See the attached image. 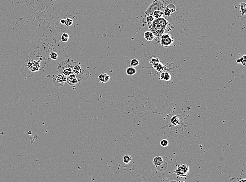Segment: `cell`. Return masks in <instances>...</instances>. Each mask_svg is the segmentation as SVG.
Here are the masks:
<instances>
[{"instance_id":"6da1fadb","label":"cell","mask_w":246,"mask_h":182,"mask_svg":"<svg viewBox=\"0 0 246 182\" xmlns=\"http://www.w3.org/2000/svg\"><path fill=\"white\" fill-rule=\"evenodd\" d=\"M169 23L165 18L161 17L154 20L149 26V31L153 33L155 37L160 38L161 35L164 34L165 31L168 28Z\"/></svg>"},{"instance_id":"7a4b0ae2","label":"cell","mask_w":246,"mask_h":182,"mask_svg":"<svg viewBox=\"0 0 246 182\" xmlns=\"http://www.w3.org/2000/svg\"><path fill=\"white\" fill-rule=\"evenodd\" d=\"M58 70L62 75L67 77L73 73V66L69 60H64L59 64Z\"/></svg>"},{"instance_id":"3957f363","label":"cell","mask_w":246,"mask_h":182,"mask_svg":"<svg viewBox=\"0 0 246 182\" xmlns=\"http://www.w3.org/2000/svg\"><path fill=\"white\" fill-rule=\"evenodd\" d=\"M165 6L163 2L160 0H154L153 2L149 5L147 9L145 11V14L147 15H152L153 12L157 10H160L164 12Z\"/></svg>"},{"instance_id":"277c9868","label":"cell","mask_w":246,"mask_h":182,"mask_svg":"<svg viewBox=\"0 0 246 182\" xmlns=\"http://www.w3.org/2000/svg\"><path fill=\"white\" fill-rule=\"evenodd\" d=\"M161 45L165 47H168L169 46H172L174 42V39L173 38L172 36L169 34H163L162 35L160 38Z\"/></svg>"},{"instance_id":"5b68a950","label":"cell","mask_w":246,"mask_h":182,"mask_svg":"<svg viewBox=\"0 0 246 182\" xmlns=\"http://www.w3.org/2000/svg\"><path fill=\"white\" fill-rule=\"evenodd\" d=\"M67 77L62 75H58L53 76L52 77L53 83L55 85L60 87L62 86L65 83L66 81Z\"/></svg>"},{"instance_id":"8992f818","label":"cell","mask_w":246,"mask_h":182,"mask_svg":"<svg viewBox=\"0 0 246 182\" xmlns=\"http://www.w3.org/2000/svg\"><path fill=\"white\" fill-rule=\"evenodd\" d=\"M189 171V167L187 165L183 164L179 166L175 171L176 174L179 176H184L186 175Z\"/></svg>"},{"instance_id":"52a82bcc","label":"cell","mask_w":246,"mask_h":182,"mask_svg":"<svg viewBox=\"0 0 246 182\" xmlns=\"http://www.w3.org/2000/svg\"><path fill=\"white\" fill-rule=\"evenodd\" d=\"M66 81H67L68 84L70 86L76 85L78 83V79L74 73L71 74V75H70L69 76L67 77Z\"/></svg>"},{"instance_id":"ba28073f","label":"cell","mask_w":246,"mask_h":182,"mask_svg":"<svg viewBox=\"0 0 246 182\" xmlns=\"http://www.w3.org/2000/svg\"><path fill=\"white\" fill-rule=\"evenodd\" d=\"M176 10V7L175 5L173 4L168 5L166 7H165L164 10V15L166 16H169L171 14H172L174 12H175Z\"/></svg>"},{"instance_id":"9c48e42d","label":"cell","mask_w":246,"mask_h":182,"mask_svg":"<svg viewBox=\"0 0 246 182\" xmlns=\"http://www.w3.org/2000/svg\"><path fill=\"white\" fill-rule=\"evenodd\" d=\"M73 73H74L76 77H78L80 78V76L82 74V69L80 65H76L74 67H73Z\"/></svg>"},{"instance_id":"30bf717a","label":"cell","mask_w":246,"mask_h":182,"mask_svg":"<svg viewBox=\"0 0 246 182\" xmlns=\"http://www.w3.org/2000/svg\"><path fill=\"white\" fill-rule=\"evenodd\" d=\"M99 81L101 83H106L110 80V76L108 74H101L98 76Z\"/></svg>"},{"instance_id":"8fae6325","label":"cell","mask_w":246,"mask_h":182,"mask_svg":"<svg viewBox=\"0 0 246 182\" xmlns=\"http://www.w3.org/2000/svg\"><path fill=\"white\" fill-rule=\"evenodd\" d=\"M144 38L148 42L153 41L155 38L154 34H153V33L151 32L149 30L147 31L144 33Z\"/></svg>"},{"instance_id":"7c38bea8","label":"cell","mask_w":246,"mask_h":182,"mask_svg":"<svg viewBox=\"0 0 246 182\" xmlns=\"http://www.w3.org/2000/svg\"><path fill=\"white\" fill-rule=\"evenodd\" d=\"M163 163V158L160 156L155 157L153 160V163L154 164V165L155 166L161 165Z\"/></svg>"},{"instance_id":"4fadbf2b","label":"cell","mask_w":246,"mask_h":182,"mask_svg":"<svg viewBox=\"0 0 246 182\" xmlns=\"http://www.w3.org/2000/svg\"><path fill=\"white\" fill-rule=\"evenodd\" d=\"M160 79L166 81H168L170 80L171 77L170 74L168 72H163L162 73H161Z\"/></svg>"},{"instance_id":"5bb4252c","label":"cell","mask_w":246,"mask_h":182,"mask_svg":"<svg viewBox=\"0 0 246 182\" xmlns=\"http://www.w3.org/2000/svg\"><path fill=\"white\" fill-rule=\"evenodd\" d=\"M163 15L164 12L162 11H160V10H157V11H154L153 14H152V15L154 17L155 19L162 17V16H163Z\"/></svg>"},{"instance_id":"9a60e30c","label":"cell","mask_w":246,"mask_h":182,"mask_svg":"<svg viewBox=\"0 0 246 182\" xmlns=\"http://www.w3.org/2000/svg\"><path fill=\"white\" fill-rule=\"evenodd\" d=\"M136 70L134 68V67H129L126 70V73L129 76H133L134 74H136Z\"/></svg>"},{"instance_id":"2e32d148","label":"cell","mask_w":246,"mask_h":182,"mask_svg":"<svg viewBox=\"0 0 246 182\" xmlns=\"http://www.w3.org/2000/svg\"><path fill=\"white\" fill-rule=\"evenodd\" d=\"M132 157L130 155H126L123 157V162L125 164H129L131 161Z\"/></svg>"},{"instance_id":"e0dca14e","label":"cell","mask_w":246,"mask_h":182,"mask_svg":"<svg viewBox=\"0 0 246 182\" xmlns=\"http://www.w3.org/2000/svg\"><path fill=\"white\" fill-rule=\"evenodd\" d=\"M171 123H172V125H176L179 123V118H178V117H177V116H173L172 118H171Z\"/></svg>"},{"instance_id":"ac0fdd59","label":"cell","mask_w":246,"mask_h":182,"mask_svg":"<svg viewBox=\"0 0 246 182\" xmlns=\"http://www.w3.org/2000/svg\"><path fill=\"white\" fill-rule=\"evenodd\" d=\"M68 39H69V35H68V34L64 33L62 35L61 40H62V42L66 43V42L68 41Z\"/></svg>"},{"instance_id":"d6986e66","label":"cell","mask_w":246,"mask_h":182,"mask_svg":"<svg viewBox=\"0 0 246 182\" xmlns=\"http://www.w3.org/2000/svg\"><path fill=\"white\" fill-rule=\"evenodd\" d=\"M149 62H150L151 64H152L153 66H154V65H157V64H158L160 62V61H159V59L157 58L153 57L151 59V60H149Z\"/></svg>"},{"instance_id":"ffe728a7","label":"cell","mask_w":246,"mask_h":182,"mask_svg":"<svg viewBox=\"0 0 246 182\" xmlns=\"http://www.w3.org/2000/svg\"><path fill=\"white\" fill-rule=\"evenodd\" d=\"M236 62L237 63H242V64L244 66H245L246 65V55L242 56V57L239 58V59H237Z\"/></svg>"},{"instance_id":"44dd1931","label":"cell","mask_w":246,"mask_h":182,"mask_svg":"<svg viewBox=\"0 0 246 182\" xmlns=\"http://www.w3.org/2000/svg\"><path fill=\"white\" fill-rule=\"evenodd\" d=\"M139 65V62L137 59H132L130 62V65L131 67H136Z\"/></svg>"},{"instance_id":"7402d4cb","label":"cell","mask_w":246,"mask_h":182,"mask_svg":"<svg viewBox=\"0 0 246 182\" xmlns=\"http://www.w3.org/2000/svg\"><path fill=\"white\" fill-rule=\"evenodd\" d=\"M73 21L70 18H67L65 20V24L68 27L70 26L73 24Z\"/></svg>"},{"instance_id":"603a6c76","label":"cell","mask_w":246,"mask_h":182,"mask_svg":"<svg viewBox=\"0 0 246 182\" xmlns=\"http://www.w3.org/2000/svg\"><path fill=\"white\" fill-rule=\"evenodd\" d=\"M49 57L53 60H57L58 58L57 54V53L55 52V51H53V52H52L49 54Z\"/></svg>"},{"instance_id":"cb8c5ba5","label":"cell","mask_w":246,"mask_h":182,"mask_svg":"<svg viewBox=\"0 0 246 182\" xmlns=\"http://www.w3.org/2000/svg\"><path fill=\"white\" fill-rule=\"evenodd\" d=\"M153 67L158 72H160V71H161L163 69V65L161 64V62H160L157 65H154V66H153Z\"/></svg>"},{"instance_id":"d4e9b609","label":"cell","mask_w":246,"mask_h":182,"mask_svg":"<svg viewBox=\"0 0 246 182\" xmlns=\"http://www.w3.org/2000/svg\"><path fill=\"white\" fill-rule=\"evenodd\" d=\"M154 20V17L153 15H147L146 17V21L147 23H149V24L153 22Z\"/></svg>"},{"instance_id":"484cf974","label":"cell","mask_w":246,"mask_h":182,"mask_svg":"<svg viewBox=\"0 0 246 182\" xmlns=\"http://www.w3.org/2000/svg\"><path fill=\"white\" fill-rule=\"evenodd\" d=\"M160 144L163 147H166L168 145V141L166 139L162 140L160 142Z\"/></svg>"},{"instance_id":"4316f807","label":"cell","mask_w":246,"mask_h":182,"mask_svg":"<svg viewBox=\"0 0 246 182\" xmlns=\"http://www.w3.org/2000/svg\"><path fill=\"white\" fill-rule=\"evenodd\" d=\"M60 23L62 24H65V20L64 19H62L60 20Z\"/></svg>"},{"instance_id":"83f0119b","label":"cell","mask_w":246,"mask_h":182,"mask_svg":"<svg viewBox=\"0 0 246 182\" xmlns=\"http://www.w3.org/2000/svg\"><path fill=\"white\" fill-rule=\"evenodd\" d=\"M239 182H246V179H244V180H240V181H239Z\"/></svg>"}]
</instances>
